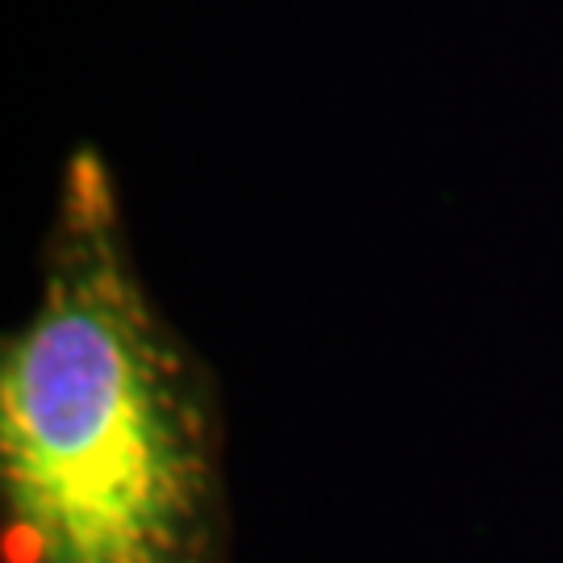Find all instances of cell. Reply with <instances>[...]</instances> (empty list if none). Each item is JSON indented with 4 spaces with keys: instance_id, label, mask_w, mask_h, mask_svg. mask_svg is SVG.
I'll use <instances>...</instances> for the list:
<instances>
[{
    "instance_id": "1",
    "label": "cell",
    "mask_w": 563,
    "mask_h": 563,
    "mask_svg": "<svg viewBox=\"0 0 563 563\" xmlns=\"http://www.w3.org/2000/svg\"><path fill=\"white\" fill-rule=\"evenodd\" d=\"M222 384L167 318L97 146L55 180L0 342V563H230Z\"/></svg>"
}]
</instances>
